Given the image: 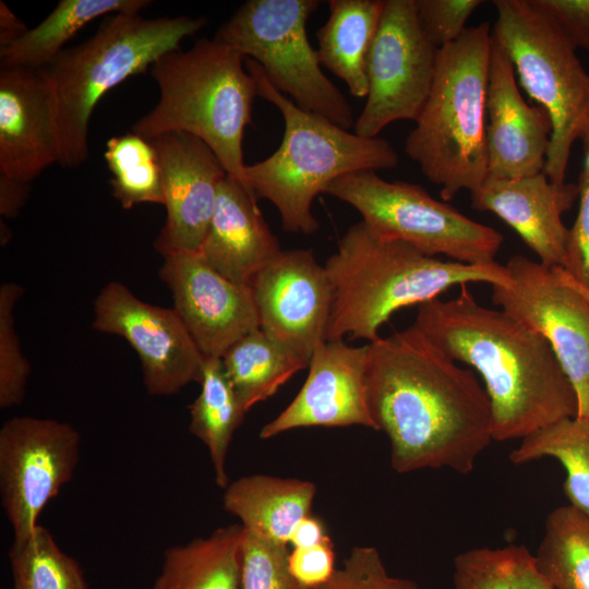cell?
Returning a JSON list of instances; mask_svg holds the SVG:
<instances>
[{
	"label": "cell",
	"mask_w": 589,
	"mask_h": 589,
	"mask_svg": "<svg viewBox=\"0 0 589 589\" xmlns=\"http://www.w3.org/2000/svg\"><path fill=\"white\" fill-rule=\"evenodd\" d=\"M417 15L426 38L442 48L456 41L481 0H414Z\"/></svg>",
	"instance_id": "37"
},
{
	"label": "cell",
	"mask_w": 589,
	"mask_h": 589,
	"mask_svg": "<svg viewBox=\"0 0 589 589\" xmlns=\"http://www.w3.org/2000/svg\"><path fill=\"white\" fill-rule=\"evenodd\" d=\"M315 493L308 480L251 474L227 485L223 506L244 530L288 546L294 527L312 514Z\"/></svg>",
	"instance_id": "23"
},
{
	"label": "cell",
	"mask_w": 589,
	"mask_h": 589,
	"mask_svg": "<svg viewBox=\"0 0 589 589\" xmlns=\"http://www.w3.org/2000/svg\"><path fill=\"white\" fill-rule=\"evenodd\" d=\"M332 541L324 522L310 514L294 527L289 544L292 548H305Z\"/></svg>",
	"instance_id": "42"
},
{
	"label": "cell",
	"mask_w": 589,
	"mask_h": 589,
	"mask_svg": "<svg viewBox=\"0 0 589 589\" xmlns=\"http://www.w3.org/2000/svg\"><path fill=\"white\" fill-rule=\"evenodd\" d=\"M368 345L325 340L313 352L309 374L292 401L261 429L268 440L299 428L360 425L375 430L366 398Z\"/></svg>",
	"instance_id": "18"
},
{
	"label": "cell",
	"mask_w": 589,
	"mask_h": 589,
	"mask_svg": "<svg viewBox=\"0 0 589 589\" xmlns=\"http://www.w3.org/2000/svg\"><path fill=\"white\" fill-rule=\"evenodd\" d=\"M493 39L510 59L520 85L544 108L552 136L544 172L565 182L573 144L589 136V73L576 47L531 0H496Z\"/></svg>",
	"instance_id": "8"
},
{
	"label": "cell",
	"mask_w": 589,
	"mask_h": 589,
	"mask_svg": "<svg viewBox=\"0 0 589 589\" xmlns=\"http://www.w3.org/2000/svg\"><path fill=\"white\" fill-rule=\"evenodd\" d=\"M580 141L582 144L584 160H582V169L579 176L589 179V136H586L581 139Z\"/></svg>",
	"instance_id": "44"
},
{
	"label": "cell",
	"mask_w": 589,
	"mask_h": 589,
	"mask_svg": "<svg viewBox=\"0 0 589 589\" xmlns=\"http://www.w3.org/2000/svg\"><path fill=\"white\" fill-rule=\"evenodd\" d=\"M201 392L190 405V432L207 447L215 483L226 489V460L236 430L245 412L225 371L221 358H205Z\"/></svg>",
	"instance_id": "28"
},
{
	"label": "cell",
	"mask_w": 589,
	"mask_h": 589,
	"mask_svg": "<svg viewBox=\"0 0 589 589\" xmlns=\"http://www.w3.org/2000/svg\"><path fill=\"white\" fill-rule=\"evenodd\" d=\"M492 29L484 22L467 27L438 49L426 103L405 142L406 155L447 202L470 193L488 178L485 100Z\"/></svg>",
	"instance_id": "6"
},
{
	"label": "cell",
	"mask_w": 589,
	"mask_h": 589,
	"mask_svg": "<svg viewBox=\"0 0 589 589\" xmlns=\"http://www.w3.org/2000/svg\"><path fill=\"white\" fill-rule=\"evenodd\" d=\"M325 193L356 208L373 232L426 255L474 265L496 262L503 236L435 200L419 184L386 181L376 171L363 170L339 177Z\"/></svg>",
	"instance_id": "10"
},
{
	"label": "cell",
	"mask_w": 589,
	"mask_h": 589,
	"mask_svg": "<svg viewBox=\"0 0 589 589\" xmlns=\"http://www.w3.org/2000/svg\"><path fill=\"white\" fill-rule=\"evenodd\" d=\"M578 213L568 229L562 269L577 285L589 290V179L579 176Z\"/></svg>",
	"instance_id": "38"
},
{
	"label": "cell",
	"mask_w": 589,
	"mask_h": 589,
	"mask_svg": "<svg viewBox=\"0 0 589 589\" xmlns=\"http://www.w3.org/2000/svg\"><path fill=\"white\" fill-rule=\"evenodd\" d=\"M221 361L245 413L277 393L298 371L309 366V362L272 339L261 328L232 345Z\"/></svg>",
	"instance_id": "27"
},
{
	"label": "cell",
	"mask_w": 589,
	"mask_h": 589,
	"mask_svg": "<svg viewBox=\"0 0 589 589\" xmlns=\"http://www.w3.org/2000/svg\"><path fill=\"white\" fill-rule=\"evenodd\" d=\"M457 297L418 305L414 326L484 383L495 441L522 440L577 416L572 383L548 340L503 310L477 302L467 285Z\"/></svg>",
	"instance_id": "2"
},
{
	"label": "cell",
	"mask_w": 589,
	"mask_h": 589,
	"mask_svg": "<svg viewBox=\"0 0 589 589\" xmlns=\"http://www.w3.org/2000/svg\"><path fill=\"white\" fill-rule=\"evenodd\" d=\"M288 568L303 589L322 586L336 569L333 542L293 548L288 555Z\"/></svg>",
	"instance_id": "39"
},
{
	"label": "cell",
	"mask_w": 589,
	"mask_h": 589,
	"mask_svg": "<svg viewBox=\"0 0 589 589\" xmlns=\"http://www.w3.org/2000/svg\"><path fill=\"white\" fill-rule=\"evenodd\" d=\"M31 183L0 175V215L4 218L15 217L26 203Z\"/></svg>",
	"instance_id": "41"
},
{
	"label": "cell",
	"mask_w": 589,
	"mask_h": 589,
	"mask_svg": "<svg viewBox=\"0 0 589 589\" xmlns=\"http://www.w3.org/2000/svg\"><path fill=\"white\" fill-rule=\"evenodd\" d=\"M471 206L512 227L549 267L564 266L568 229L562 219L579 196L578 183L552 182L544 171L519 179L486 178Z\"/></svg>",
	"instance_id": "21"
},
{
	"label": "cell",
	"mask_w": 589,
	"mask_h": 589,
	"mask_svg": "<svg viewBox=\"0 0 589 589\" xmlns=\"http://www.w3.org/2000/svg\"><path fill=\"white\" fill-rule=\"evenodd\" d=\"M159 277L205 358H221L238 340L260 328L252 287L223 276L201 252L165 256Z\"/></svg>",
	"instance_id": "16"
},
{
	"label": "cell",
	"mask_w": 589,
	"mask_h": 589,
	"mask_svg": "<svg viewBox=\"0 0 589 589\" xmlns=\"http://www.w3.org/2000/svg\"><path fill=\"white\" fill-rule=\"evenodd\" d=\"M160 165L167 218L154 248L164 257L200 252L216 206L219 184L228 175L202 140L169 132L149 140Z\"/></svg>",
	"instance_id": "17"
},
{
	"label": "cell",
	"mask_w": 589,
	"mask_h": 589,
	"mask_svg": "<svg viewBox=\"0 0 589 589\" xmlns=\"http://www.w3.org/2000/svg\"><path fill=\"white\" fill-rule=\"evenodd\" d=\"M13 589H89L79 562L38 525L9 551Z\"/></svg>",
	"instance_id": "32"
},
{
	"label": "cell",
	"mask_w": 589,
	"mask_h": 589,
	"mask_svg": "<svg viewBox=\"0 0 589 589\" xmlns=\"http://www.w3.org/2000/svg\"><path fill=\"white\" fill-rule=\"evenodd\" d=\"M288 555L287 545L244 530L240 589H303L289 572Z\"/></svg>",
	"instance_id": "35"
},
{
	"label": "cell",
	"mask_w": 589,
	"mask_h": 589,
	"mask_svg": "<svg viewBox=\"0 0 589 589\" xmlns=\"http://www.w3.org/2000/svg\"><path fill=\"white\" fill-rule=\"evenodd\" d=\"M81 435L67 422L16 416L0 429V498L13 541L39 524L45 506L73 477Z\"/></svg>",
	"instance_id": "13"
},
{
	"label": "cell",
	"mask_w": 589,
	"mask_h": 589,
	"mask_svg": "<svg viewBox=\"0 0 589 589\" xmlns=\"http://www.w3.org/2000/svg\"><path fill=\"white\" fill-rule=\"evenodd\" d=\"M260 328L306 362L326 340L333 287L310 249L287 250L251 284Z\"/></svg>",
	"instance_id": "15"
},
{
	"label": "cell",
	"mask_w": 589,
	"mask_h": 589,
	"mask_svg": "<svg viewBox=\"0 0 589 589\" xmlns=\"http://www.w3.org/2000/svg\"><path fill=\"white\" fill-rule=\"evenodd\" d=\"M534 560L554 589H589V515L569 504L553 509Z\"/></svg>",
	"instance_id": "30"
},
{
	"label": "cell",
	"mask_w": 589,
	"mask_h": 589,
	"mask_svg": "<svg viewBox=\"0 0 589 589\" xmlns=\"http://www.w3.org/2000/svg\"><path fill=\"white\" fill-rule=\"evenodd\" d=\"M312 589H419L407 578L390 576L374 546H353L342 565L322 586Z\"/></svg>",
	"instance_id": "36"
},
{
	"label": "cell",
	"mask_w": 589,
	"mask_h": 589,
	"mask_svg": "<svg viewBox=\"0 0 589 589\" xmlns=\"http://www.w3.org/2000/svg\"><path fill=\"white\" fill-rule=\"evenodd\" d=\"M566 277L589 301V290H587V289L580 287L579 285H577L570 277H568V276H566Z\"/></svg>",
	"instance_id": "45"
},
{
	"label": "cell",
	"mask_w": 589,
	"mask_h": 589,
	"mask_svg": "<svg viewBox=\"0 0 589 589\" xmlns=\"http://www.w3.org/2000/svg\"><path fill=\"white\" fill-rule=\"evenodd\" d=\"M244 529L230 525L168 548L151 589H240Z\"/></svg>",
	"instance_id": "25"
},
{
	"label": "cell",
	"mask_w": 589,
	"mask_h": 589,
	"mask_svg": "<svg viewBox=\"0 0 589 589\" xmlns=\"http://www.w3.org/2000/svg\"><path fill=\"white\" fill-rule=\"evenodd\" d=\"M505 266L509 283L492 285L493 303L548 340L576 393V417L589 419V301L560 267L522 255Z\"/></svg>",
	"instance_id": "11"
},
{
	"label": "cell",
	"mask_w": 589,
	"mask_h": 589,
	"mask_svg": "<svg viewBox=\"0 0 589 589\" xmlns=\"http://www.w3.org/2000/svg\"><path fill=\"white\" fill-rule=\"evenodd\" d=\"M577 48L589 50V0H531Z\"/></svg>",
	"instance_id": "40"
},
{
	"label": "cell",
	"mask_w": 589,
	"mask_h": 589,
	"mask_svg": "<svg viewBox=\"0 0 589 589\" xmlns=\"http://www.w3.org/2000/svg\"><path fill=\"white\" fill-rule=\"evenodd\" d=\"M437 51L421 28L414 0H385L368 59L366 101L354 133L377 137L394 121H416L432 88Z\"/></svg>",
	"instance_id": "12"
},
{
	"label": "cell",
	"mask_w": 589,
	"mask_h": 589,
	"mask_svg": "<svg viewBox=\"0 0 589 589\" xmlns=\"http://www.w3.org/2000/svg\"><path fill=\"white\" fill-rule=\"evenodd\" d=\"M28 29L5 3L0 2V49L20 39Z\"/></svg>",
	"instance_id": "43"
},
{
	"label": "cell",
	"mask_w": 589,
	"mask_h": 589,
	"mask_svg": "<svg viewBox=\"0 0 589 589\" xmlns=\"http://www.w3.org/2000/svg\"><path fill=\"white\" fill-rule=\"evenodd\" d=\"M454 589H554L525 545L474 548L453 562Z\"/></svg>",
	"instance_id": "31"
},
{
	"label": "cell",
	"mask_w": 589,
	"mask_h": 589,
	"mask_svg": "<svg viewBox=\"0 0 589 589\" xmlns=\"http://www.w3.org/2000/svg\"><path fill=\"white\" fill-rule=\"evenodd\" d=\"M257 96L273 104L284 119L278 148L267 158L245 165L244 175L256 197L278 211L284 230L311 235L320 225L312 213L314 199L339 177L397 166L399 157L382 137H364L298 107L278 91L263 68L245 58Z\"/></svg>",
	"instance_id": "4"
},
{
	"label": "cell",
	"mask_w": 589,
	"mask_h": 589,
	"mask_svg": "<svg viewBox=\"0 0 589 589\" xmlns=\"http://www.w3.org/2000/svg\"><path fill=\"white\" fill-rule=\"evenodd\" d=\"M23 288L15 283L0 287V408L20 405L26 393L31 365L24 357L15 329L14 308Z\"/></svg>",
	"instance_id": "34"
},
{
	"label": "cell",
	"mask_w": 589,
	"mask_h": 589,
	"mask_svg": "<svg viewBox=\"0 0 589 589\" xmlns=\"http://www.w3.org/2000/svg\"><path fill=\"white\" fill-rule=\"evenodd\" d=\"M226 278L251 286L254 277L280 252L256 195L226 176L219 184L213 218L200 250Z\"/></svg>",
	"instance_id": "22"
},
{
	"label": "cell",
	"mask_w": 589,
	"mask_h": 589,
	"mask_svg": "<svg viewBox=\"0 0 589 589\" xmlns=\"http://www.w3.org/2000/svg\"><path fill=\"white\" fill-rule=\"evenodd\" d=\"M366 398L398 473H470L493 440L484 387L414 325L368 344Z\"/></svg>",
	"instance_id": "1"
},
{
	"label": "cell",
	"mask_w": 589,
	"mask_h": 589,
	"mask_svg": "<svg viewBox=\"0 0 589 589\" xmlns=\"http://www.w3.org/2000/svg\"><path fill=\"white\" fill-rule=\"evenodd\" d=\"M551 457L562 464L564 493L569 505L589 515V419L573 417L556 421L521 440L509 454L515 465Z\"/></svg>",
	"instance_id": "29"
},
{
	"label": "cell",
	"mask_w": 589,
	"mask_h": 589,
	"mask_svg": "<svg viewBox=\"0 0 589 589\" xmlns=\"http://www.w3.org/2000/svg\"><path fill=\"white\" fill-rule=\"evenodd\" d=\"M104 156L112 175V195L124 209L142 203L164 205L159 158L149 140L134 132L113 136Z\"/></svg>",
	"instance_id": "33"
},
{
	"label": "cell",
	"mask_w": 589,
	"mask_h": 589,
	"mask_svg": "<svg viewBox=\"0 0 589 589\" xmlns=\"http://www.w3.org/2000/svg\"><path fill=\"white\" fill-rule=\"evenodd\" d=\"M59 110L43 68L0 71V175L32 182L61 161Z\"/></svg>",
	"instance_id": "19"
},
{
	"label": "cell",
	"mask_w": 589,
	"mask_h": 589,
	"mask_svg": "<svg viewBox=\"0 0 589 589\" xmlns=\"http://www.w3.org/2000/svg\"><path fill=\"white\" fill-rule=\"evenodd\" d=\"M151 74L159 100L132 132L146 140L169 132L196 136L212 148L228 176L250 189L242 142L257 91L245 57L216 37L201 38L187 51L160 57Z\"/></svg>",
	"instance_id": "5"
},
{
	"label": "cell",
	"mask_w": 589,
	"mask_h": 589,
	"mask_svg": "<svg viewBox=\"0 0 589 589\" xmlns=\"http://www.w3.org/2000/svg\"><path fill=\"white\" fill-rule=\"evenodd\" d=\"M204 17L146 19L116 13L85 41L61 51L43 68L58 104L60 164L77 167L88 158V124L95 106L112 87L145 72L164 55L197 33Z\"/></svg>",
	"instance_id": "7"
},
{
	"label": "cell",
	"mask_w": 589,
	"mask_h": 589,
	"mask_svg": "<svg viewBox=\"0 0 589 589\" xmlns=\"http://www.w3.org/2000/svg\"><path fill=\"white\" fill-rule=\"evenodd\" d=\"M317 0H249L215 35L243 57L256 61L271 83L298 107L348 130L352 108L321 69L306 22Z\"/></svg>",
	"instance_id": "9"
},
{
	"label": "cell",
	"mask_w": 589,
	"mask_h": 589,
	"mask_svg": "<svg viewBox=\"0 0 589 589\" xmlns=\"http://www.w3.org/2000/svg\"><path fill=\"white\" fill-rule=\"evenodd\" d=\"M385 0H329V15L317 31L320 63L341 79L351 95H368L369 53Z\"/></svg>",
	"instance_id": "24"
},
{
	"label": "cell",
	"mask_w": 589,
	"mask_h": 589,
	"mask_svg": "<svg viewBox=\"0 0 589 589\" xmlns=\"http://www.w3.org/2000/svg\"><path fill=\"white\" fill-rule=\"evenodd\" d=\"M147 0H61L37 26L0 49L1 68H45L85 25L105 14L139 13Z\"/></svg>",
	"instance_id": "26"
},
{
	"label": "cell",
	"mask_w": 589,
	"mask_h": 589,
	"mask_svg": "<svg viewBox=\"0 0 589 589\" xmlns=\"http://www.w3.org/2000/svg\"><path fill=\"white\" fill-rule=\"evenodd\" d=\"M92 327L124 338L137 353L148 394L170 396L200 383L205 357L175 309L140 300L119 281L94 301Z\"/></svg>",
	"instance_id": "14"
},
{
	"label": "cell",
	"mask_w": 589,
	"mask_h": 589,
	"mask_svg": "<svg viewBox=\"0 0 589 589\" xmlns=\"http://www.w3.org/2000/svg\"><path fill=\"white\" fill-rule=\"evenodd\" d=\"M333 287L326 340L380 338L400 309L438 298L470 283L506 285L505 265L465 264L426 255L412 245L373 232L362 220L350 226L324 265Z\"/></svg>",
	"instance_id": "3"
},
{
	"label": "cell",
	"mask_w": 589,
	"mask_h": 589,
	"mask_svg": "<svg viewBox=\"0 0 589 589\" xmlns=\"http://www.w3.org/2000/svg\"><path fill=\"white\" fill-rule=\"evenodd\" d=\"M515 69L492 37L485 100L488 178L519 179L544 171L552 136L549 113L522 98Z\"/></svg>",
	"instance_id": "20"
}]
</instances>
